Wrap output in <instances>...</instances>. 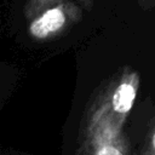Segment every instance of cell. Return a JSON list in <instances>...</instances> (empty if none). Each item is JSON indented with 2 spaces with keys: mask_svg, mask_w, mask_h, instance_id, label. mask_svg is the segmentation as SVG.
Returning <instances> with one entry per match:
<instances>
[{
  "mask_svg": "<svg viewBox=\"0 0 155 155\" xmlns=\"http://www.w3.org/2000/svg\"><path fill=\"white\" fill-rule=\"evenodd\" d=\"M64 21L65 18H64L63 12L59 8H52V10L46 11L38 19H35L30 24L29 30L33 36L44 39L48 36L51 33L61 29L62 25L64 24Z\"/></svg>",
  "mask_w": 155,
  "mask_h": 155,
  "instance_id": "1",
  "label": "cell"
},
{
  "mask_svg": "<svg viewBox=\"0 0 155 155\" xmlns=\"http://www.w3.org/2000/svg\"><path fill=\"white\" fill-rule=\"evenodd\" d=\"M136 99V88L131 84H121L111 97V107L119 113H130Z\"/></svg>",
  "mask_w": 155,
  "mask_h": 155,
  "instance_id": "2",
  "label": "cell"
},
{
  "mask_svg": "<svg viewBox=\"0 0 155 155\" xmlns=\"http://www.w3.org/2000/svg\"><path fill=\"white\" fill-rule=\"evenodd\" d=\"M0 155H35V154L13 149V148H0Z\"/></svg>",
  "mask_w": 155,
  "mask_h": 155,
  "instance_id": "3",
  "label": "cell"
}]
</instances>
